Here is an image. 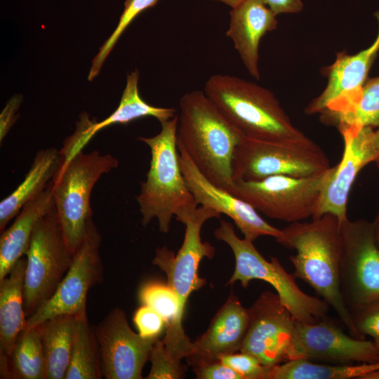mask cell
Here are the masks:
<instances>
[{
	"mask_svg": "<svg viewBox=\"0 0 379 379\" xmlns=\"http://www.w3.org/2000/svg\"><path fill=\"white\" fill-rule=\"evenodd\" d=\"M275 239L283 246L296 251L289 258L295 278L309 284L335 310L352 336L361 338L340 291L338 218L326 213L309 222H292L281 230Z\"/></svg>",
	"mask_w": 379,
	"mask_h": 379,
	"instance_id": "cell-1",
	"label": "cell"
},
{
	"mask_svg": "<svg viewBox=\"0 0 379 379\" xmlns=\"http://www.w3.org/2000/svg\"><path fill=\"white\" fill-rule=\"evenodd\" d=\"M179 106L177 145L208 180L230 193L235 150L246 136L222 116L204 91L185 93Z\"/></svg>",
	"mask_w": 379,
	"mask_h": 379,
	"instance_id": "cell-2",
	"label": "cell"
},
{
	"mask_svg": "<svg viewBox=\"0 0 379 379\" xmlns=\"http://www.w3.org/2000/svg\"><path fill=\"white\" fill-rule=\"evenodd\" d=\"M204 92L248 138L286 144L312 140L292 123L274 94L254 82L214 74L206 81Z\"/></svg>",
	"mask_w": 379,
	"mask_h": 379,
	"instance_id": "cell-3",
	"label": "cell"
},
{
	"mask_svg": "<svg viewBox=\"0 0 379 379\" xmlns=\"http://www.w3.org/2000/svg\"><path fill=\"white\" fill-rule=\"evenodd\" d=\"M178 114L161 123L153 137H140L150 149L151 161L145 181L136 197L142 225L158 220L161 232L167 233L173 216L181 209L198 205L181 171L177 146ZM199 206V205H198Z\"/></svg>",
	"mask_w": 379,
	"mask_h": 379,
	"instance_id": "cell-4",
	"label": "cell"
},
{
	"mask_svg": "<svg viewBox=\"0 0 379 379\" xmlns=\"http://www.w3.org/2000/svg\"><path fill=\"white\" fill-rule=\"evenodd\" d=\"M118 159L109 154L82 150L62 163L52 181L58 219L67 244L75 253L93 221L90 197L100 178L116 168Z\"/></svg>",
	"mask_w": 379,
	"mask_h": 379,
	"instance_id": "cell-5",
	"label": "cell"
},
{
	"mask_svg": "<svg viewBox=\"0 0 379 379\" xmlns=\"http://www.w3.org/2000/svg\"><path fill=\"white\" fill-rule=\"evenodd\" d=\"M214 236L227 244L234 255V271L227 284L239 281L246 288L250 281L262 280L274 288L297 321L312 324L326 317L330 306L325 300L303 292L296 284L293 274L288 273L277 258L272 257L270 261L267 260L253 241L238 237L230 222L220 220Z\"/></svg>",
	"mask_w": 379,
	"mask_h": 379,
	"instance_id": "cell-6",
	"label": "cell"
},
{
	"mask_svg": "<svg viewBox=\"0 0 379 379\" xmlns=\"http://www.w3.org/2000/svg\"><path fill=\"white\" fill-rule=\"evenodd\" d=\"M334 169L307 178L277 175L255 181L234 180L230 193L270 218L299 222L312 218Z\"/></svg>",
	"mask_w": 379,
	"mask_h": 379,
	"instance_id": "cell-7",
	"label": "cell"
},
{
	"mask_svg": "<svg viewBox=\"0 0 379 379\" xmlns=\"http://www.w3.org/2000/svg\"><path fill=\"white\" fill-rule=\"evenodd\" d=\"M74 256L54 206L36 224L26 253L24 307L27 319L51 298Z\"/></svg>",
	"mask_w": 379,
	"mask_h": 379,
	"instance_id": "cell-8",
	"label": "cell"
},
{
	"mask_svg": "<svg viewBox=\"0 0 379 379\" xmlns=\"http://www.w3.org/2000/svg\"><path fill=\"white\" fill-rule=\"evenodd\" d=\"M329 160L312 140L286 144L245 138L233 160V181H255L272 175L307 178L329 168Z\"/></svg>",
	"mask_w": 379,
	"mask_h": 379,
	"instance_id": "cell-9",
	"label": "cell"
},
{
	"mask_svg": "<svg viewBox=\"0 0 379 379\" xmlns=\"http://www.w3.org/2000/svg\"><path fill=\"white\" fill-rule=\"evenodd\" d=\"M340 291L351 312L379 299V247L372 222L364 219L340 225Z\"/></svg>",
	"mask_w": 379,
	"mask_h": 379,
	"instance_id": "cell-10",
	"label": "cell"
},
{
	"mask_svg": "<svg viewBox=\"0 0 379 379\" xmlns=\"http://www.w3.org/2000/svg\"><path fill=\"white\" fill-rule=\"evenodd\" d=\"M220 216V213L203 206L181 209L175 217L185 225V232L177 255L166 246L156 249L152 262L166 274L167 284L177 294L184 311L190 294L206 283L198 274L200 262L205 257L213 258L215 253L213 246L201 240L202 226L208 220Z\"/></svg>",
	"mask_w": 379,
	"mask_h": 379,
	"instance_id": "cell-11",
	"label": "cell"
},
{
	"mask_svg": "<svg viewBox=\"0 0 379 379\" xmlns=\"http://www.w3.org/2000/svg\"><path fill=\"white\" fill-rule=\"evenodd\" d=\"M100 242V234L93 220L84 241L74 253L73 262L56 291L27 319V328L61 314L87 317L88 291L103 279Z\"/></svg>",
	"mask_w": 379,
	"mask_h": 379,
	"instance_id": "cell-12",
	"label": "cell"
},
{
	"mask_svg": "<svg viewBox=\"0 0 379 379\" xmlns=\"http://www.w3.org/2000/svg\"><path fill=\"white\" fill-rule=\"evenodd\" d=\"M248 310V326L239 352L269 367L289 361L296 320L277 293L262 292Z\"/></svg>",
	"mask_w": 379,
	"mask_h": 379,
	"instance_id": "cell-13",
	"label": "cell"
},
{
	"mask_svg": "<svg viewBox=\"0 0 379 379\" xmlns=\"http://www.w3.org/2000/svg\"><path fill=\"white\" fill-rule=\"evenodd\" d=\"M349 364L379 362V350L373 341L349 336L325 318L312 324L296 321L291 359Z\"/></svg>",
	"mask_w": 379,
	"mask_h": 379,
	"instance_id": "cell-14",
	"label": "cell"
},
{
	"mask_svg": "<svg viewBox=\"0 0 379 379\" xmlns=\"http://www.w3.org/2000/svg\"><path fill=\"white\" fill-rule=\"evenodd\" d=\"M102 375L107 379H140L155 340L142 337L129 326L125 313L113 309L95 327Z\"/></svg>",
	"mask_w": 379,
	"mask_h": 379,
	"instance_id": "cell-15",
	"label": "cell"
},
{
	"mask_svg": "<svg viewBox=\"0 0 379 379\" xmlns=\"http://www.w3.org/2000/svg\"><path fill=\"white\" fill-rule=\"evenodd\" d=\"M338 130L344 142L342 159L321 193L312 219L331 213L341 225L348 218L349 194L357 174L368 164L375 161L378 156L373 145L372 127L343 126Z\"/></svg>",
	"mask_w": 379,
	"mask_h": 379,
	"instance_id": "cell-16",
	"label": "cell"
},
{
	"mask_svg": "<svg viewBox=\"0 0 379 379\" xmlns=\"http://www.w3.org/2000/svg\"><path fill=\"white\" fill-rule=\"evenodd\" d=\"M180 168L195 202L211 208L232 219L244 238L251 241L262 236L278 237L281 230L267 222L246 201L208 180L197 168L185 150L178 145Z\"/></svg>",
	"mask_w": 379,
	"mask_h": 379,
	"instance_id": "cell-17",
	"label": "cell"
},
{
	"mask_svg": "<svg viewBox=\"0 0 379 379\" xmlns=\"http://www.w3.org/2000/svg\"><path fill=\"white\" fill-rule=\"evenodd\" d=\"M249 322L248 309L231 293L211 319L206 331L193 342L185 357L193 368L220 361L222 356L239 351Z\"/></svg>",
	"mask_w": 379,
	"mask_h": 379,
	"instance_id": "cell-18",
	"label": "cell"
},
{
	"mask_svg": "<svg viewBox=\"0 0 379 379\" xmlns=\"http://www.w3.org/2000/svg\"><path fill=\"white\" fill-rule=\"evenodd\" d=\"M277 25V15L260 0H244L230 11L226 34L232 39L248 73L257 80L260 77V41Z\"/></svg>",
	"mask_w": 379,
	"mask_h": 379,
	"instance_id": "cell-19",
	"label": "cell"
},
{
	"mask_svg": "<svg viewBox=\"0 0 379 379\" xmlns=\"http://www.w3.org/2000/svg\"><path fill=\"white\" fill-rule=\"evenodd\" d=\"M375 16L378 22V33L373 43L354 55L345 51L336 53L333 63L323 70L328 78L327 84L321 93L305 107L307 114H319L331 102L354 94L362 88L379 52V11Z\"/></svg>",
	"mask_w": 379,
	"mask_h": 379,
	"instance_id": "cell-20",
	"label": "cell"
},
{
	"mask_svg": "<svg viewBox=\"0 0 379 379\" xmlns=\"http://www.w3.org/2000/svg\"><path fill=\"white\" fill-rule=\"evenodd\" d=\"M54 206L51 181L39 195L22 207L13 223L4 230L0 237V281L26 255L36 224Z\"/></svg>",
	"mask_w": 379,
	"mask_h": 379,
	"instance_id": "cell-21",
	"label": "cell"
},
{
	"mask_svg": "<svg viewBox=\"0 0 379 379\" xmlns=\"http://www.w3.org/2000/svg\"><path fill=\"white\" fill-rule=\"evenodd\" d=\"M142 305L154 309L165 321L166 334L162 343L167 352L181 361L191 352L193 342L185 334L182 309L175 291L166 284L149 281L142 285L138 293Z\"/></svg>",
	"mask_w": 379,
	"mask_h": 379,
	"instance_id": "cell-22",
	"label": "cell"
},
{
	"mask_svg": "<svg viewBox=\"0 0 379 379\" xmlns=\"http://www.w3.org/2000/svg\"><path fill=\"white\" fill-rule=\"evenodd\" d=\"M320 121L338 129L343 126H379V77L366 81L357 93L331 102Z\"/></svg>",
	"mask_w": 379,
	"mask_h": 379,
	"instance_id": "cell-23",
	"label": "cell"
},
{
	"mask_svg": "<svg viewBox=\"0 0 379 379\" xmlns=\"http://www.w3.org/2000/svg\"><path fill=\"white\" fill-rule=\"evenodd\" d=\"M26 258H21L0 281L1 354L9 357L22 331L27 328L24 307Z\"/></svg>",
	"mask_w": 379,
	"mask_h": 379,
	"instance_id": "cell-24",
	"label": "cell"
},
{
	"mask_svg": "<svg viewBox=\"0 0 379 379\" xmlns=\"http://www.w3.org/2000/svg\"><path fill=\"white\" fill-rule=\"evenodd\" d=\"M62 163L55 148L40 149L21 183L0 202V230L19 213L22 207L39 195L53 179Z\"/></svg>",
	"mask_w": 379,
	"mask_h": 379,
	"instance_id": "cell-25",
	"label": "cell"
},
{
	"mask_svg": "<svg viewBox=\"0 0 379 379\" xmlns=\"http://www.w3.org/2000/svg\"><path fill=\"white\" fill-rule=\"evenodd\" d=\"M42 331L43 323L26 328L18 337L11 355L1 354V378L46 379Z\"/></svg>",
	"mask_w": 379,
	"mask_h": 379,
	"instance_id": "cell-26",
	"label": "cell"
},
{
	"mask_svg": "<svg viewBox=\"0 0 379 379\" xmlns=\"http://www.w3.org/2000/svg\"><path fill=\"white\" fill-rule=\"evenodd\" d=\"M77 317L61 314L43 323L41 342L46 379H65L70 362Z\"/></svg>",
	"mask_w": 379,
	"mask_h": 379,
	"instance_id": "cell-27",
	"label": "cell"
},
{
	"mask_svg": "<svg viewBox=\"0 0 379 379\" xmlns=\"http://www.w3.org/2000/svg\"><path fill=\"white\" fill-rule=\"evenodd\" d=\"M139 71L135 69L128 74L126 85L117 109L105 119L91 126L93 136L101 129L115 124H126L133 120L145 117H152L160 123L168 121L177 115L172 107H159L147 103L138 91Z\"/></svg>",
	"mask_w": 379,
	"mask_h": 379,
	"instance_id": "cell-28",
	"label": "cell"
},
{
	"mask_svg": "<svg viewBox=\"0 0 379 379\" xmlns=\"http://www.w3.org/2000/svg\"><path fill=\"white\" fill-rule=\"evenodd\" d=\"M378 369L379 362L328 364L295 359L272 367L269 379H361L366 373Z\"/></svg>",
	"mask_w": 379,
	"mask_h": 379,
	"instance_id": "cell-29",
	"label": "cell"
},
{
	"mask_svg": "<svg viewBox=\"0 0 379 379\" xmlns=\"http://www.w3.org/2000/svg\"><path fill=\"white\" fill-rule=\"evenodd\" d=\"M102 376L95 327L87 317H77L70 362L65 379H100Z\"/></svg>",
	"mask_w": 379,
	"mask_h": 379,
	"instance_id": "cell-30",
	"label": "cell"
},
{
	"mask_svg": "<svg viewBox=\"0 0 379 379\" xmlns=\"http://www.w3.org/2000/svg\"><path fill=\"white\" fill-rule=\"evenodd\" d=\"M159 0H126L124 9L118 25L110 36L104 42L97 55L92 60L88 76L92 81L99 74L100 69L117 41L133 20L142 11L155 6Z\"/></svg>",
	"mask_w": 379,
	"mask_h": 379,
	"instance_id": "cell-31",
	"label": "cell"
},
{
	"mask_svg": "<svg viewBox=\"0 0 379 379\" xmlns=\"http://www.w3.org/2000/svg\"><path fill=\"white\" fill-rule=\"evenodd\" d=\"M152 363L148 379H177L185 375L186 368L166 350L161 340L157 338L150 352Z\"/></svg>",
	"mask_w": 379,
	"mask_h": 379,
	"instance_id": "cell-32",
	"label": "cell"
},
{
	"mask_svg": "<svg viewBox=\"0 0 379 379\" xmlns=\"http://www.w3.org/2000/svg\"><path fill=\"white\" fill-rule=\"evenodd\" d=\"M220 361L233 369L241 379H269L272 367L262 364L254 356L239 352L222 356Z\"/></svg>",
	"mask_w": 379,
	"mask_h": 379,
	"instance_id": "cell-33",
	"label": "cell"
},
{
	"mask_svg": "<svg viewBox=\"0 0 379 379\" xmlns=\"http://www.w3.org/2000/svg\"><path fill=\"white\" fill-rule=\"evenodd\" d=\"M354 326L361 338L369 335L379 350V299L350 312Z\"/></svg>",
	"mask_w": 379,
	"mask_h": 379,
	"instance_id": "cell-34",
	"label": "cell"
},
{
	"mask_svg": "<svg viewBox=\"0 0 379 379\" xmlns=\"http://www.w3.org/2000/svg\"><path fill=\"white\" fill-rule=\"evenodd\" d=\"M138 333L147 339H157L165 327L163 318L149 306L142 305L133 317Z\"/></svg>",
	"mask_w": 379,
	"mask_h": 379,
	"instance_id": "cell-35",
	"label": "cell"
},
{
	"mask_svg": "<svg viewBox=\"0 0 379 379\" xmlns=\"http://www.w3.org/2000/svg\"><path fill=\"white\" fill-rule=\"evenodd\" d=\"M198 379H241L233 369L220 361L193 368Z\"/></svg>",
	"mask_w": 379,
	"mask_h": 379,
	"instance_id": "cell-36",
	"label": "cell"
},
{
	"mask_svg": "<svg viewBox=\"0 0 379 379\" xmlns=\"http://www.w3.org/2000/svg\"><path fill=\"white\" fill-rule=\"evenodd\" d=\"M22 97L16 95L8 100L0 114V142L15 123L19 115L17 114L22 102Z\"/></svg>",
	"mask_w": 379,
	"mask_h": 379,
	"instance_id": "cell-37",
	"label": "cell"
},
{
	"mask_svg": "<svg viewBox=\"0 0 379 379\" xmlns=\"http://www.w3.org/2000/svg\"><path fill=\"white\" fill-rule=\"evenodd\" d=\"M277 15L283 13H297L303 9L301 0H260Z\"/></svg>",
	"mask_w": 379,
	"mask_h": 379,
	"instance_id": "cell-38",
	"label": "cell"
},
{
	"mask_svg": "<svg viewBox=\"0 0 379 379\" xmlns=\"http://www.w3.org/2000/svg\"><path fill=\"white\" fill-rule=\"evenodd\" d=\"M372 222L375 242L379 247V213Z\"/></svg>",
	"mask_w": 379,
	"mask_h": 379,
	"instance_id": "cell-39",
	"label": "cell"
},
{
	"mask_svg": "<svg viewBox=\"0 0 379 379\" xmlns=\"http://www.w3.org/2000/svg\"><path fill=\"white\" fill-rule=\"evenodd\" d=\"M373 145L378 156L379 157V126L374 131L373 135Z\"/></svg>",
	"mask_w": 379,
	"mask_h": 379,
	"instance_id": "cell-40",
	"label": "cell"
},
{
	"mask_svg": "<svg viewBox=\"0 0 379 379\" xmlns=\"http://www.w3.org/2000/svg\"><path fill=\"white\" fill-rule=\"evenodd\" d=\"M221 1L227 6H230L232 8L237 7L239 4L241 3L244 0H216Z\"/></svg>",
	"mask_w": 379,
	"mask_h": 379,
	"instance_id": "cell-41",
	"label": "cell"
},
{
	"mask_svg": "<svg viewBox=\"0 0 379 379\" xmlns=\"http://www.w3.org/2000/svg\"><path fill=\"white\" fill-rule=\"evenodd\" d=\"M361 379H379V369L366 373Z\"/></svg>",
	"mask_w": 379,
	"mask_h": 379,
	"instance_id": "cell-42",
	"label": "cell"
},
{
	"mask_svg": "<svg viewBox=\"0 0 379 379\" xmlns=\"http://www.w3.org/2000/svg\"><path fill=\"white\" fill-rule=\"evenodd\" d=\"M379 173V157L375 161Z\"/></svg>",
	"mask_w": 379,
	"mask_h": 379,
	"instance_id": "cell-43",
	"label": "cell"
}]
</instances>
